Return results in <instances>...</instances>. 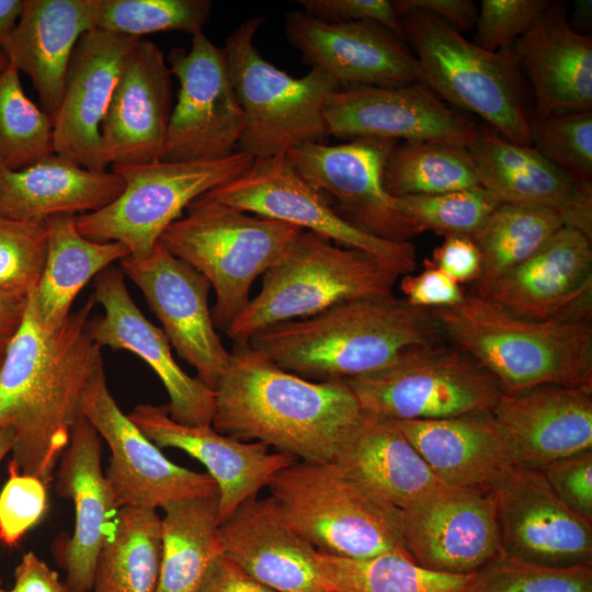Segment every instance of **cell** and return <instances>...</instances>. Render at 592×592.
Instances as JSON below:
<instances>
[{
    "label": "cell",
    "instance_id": "obj_1",
    "mask_svg": "<svg viewBox=\"0 0 592 592\" xmlns=\"http://www.w3.org/2000/svg\"><path fill=\"white\" fill-rule=\"evenodd\" d=\"M34 292L2 357L0 428L14 432L12 462L20 473L48 487L81 415L84 390L103 360L88 331L94 296L50 329L39 318Z\"/></svg>",
    "mask_w": 592,
    "mask_h": 592
},
{
    "label": "cell",
    "instance_id": "obj_2",
    "mask_svg": "<svg viewBox=\"0 0 592 592\" xmlns=\"http://www.w3.org/2000/svg\"><path fill=\"white\" fill-rule=\"evenodd\" d=\"M364 413L343 380L314 382L247 345H235L215 390L212 426L308 463H333Z\"/></svg>",
    "mask_w": 592,
    "mask_h": 592
},
{
    "label": "cell",
    "instance_id": "obj_3",
    "mask_svg": "<svg viewBox=\"0 0 592 592\" xmlns=\"http://www.w3.org/2000/svg\"><path fill=\"white\" fill-rule=\"evenodd\" d=\"M443 339L431 309L392 295L346 301L309 318L272 325L248 344L287 372L329 382L377 372L402 352Z\"/></svg>",
    "mask_w": 592,
    "mask_h": 592
},
{
    "label": "cell",
    "instance_id": "obj_4",
    "mask_svg": "<svg viewBox=\"0 0 592 592\" xmlns=\"http://www.w3.org/2000/svg\"><path fill=\"white\" fill-rule=\"evenodd\" d=\"M431 312L444 338L486 369L503 394L592 385L591 317L531 319L475 294Z\"/></svg>",
    "mask_w": 592,
    "mask_h": 592
},
{
    "label": "cell",
    "instance_id": "obj_5",
    "mask_svg": "<svg viewBox=\"0 0 592 592\" xmlns=\"http://www.w3.org/2000/svg\"><path fill=\"white\" fill-rule=\"evenodd\" d=\"M262 277L261 291L226 331L235 345H247L275 323L346 301L392 296L400 275L371 253L303 230Z\"/></svg>",
    "mask_w": 592,
    "mask_h": 592
},
{
    "label": "cell",
    "instance_id": "obj_6",
    "mask_svg": "<svg viewBox=\"0 0 592 592\" xmlns=\"http://www.w3.org/2000/svg\"><path fill=\"white\" fill-rule=\"evenodd\" d=\"M173 221L160 242L210 284L216 328L227 331L250 301L253 282L274 265L304 230L239 210L204 194Z\"/></svg>",
    "mask_w": 592,
    "mask_h": 592
},
{
    "label": "cell",
    "instance_id": "obj_7",
    "mask_svg": "<svg viewBox=\"0 0 592 592\" xmlns=\"http://www.w3.org/2000/svg\"><path fill=\"white\" fill-rule=\"evenodd\" d=\"M267 487L285 521L317 551L353 559L388 553L409 557L399 510L366 490L337 463L295 462Z\"/></svg>",
    "mask_w": 592,
    "mask_h": 592
},
{
    "label": "cell",
    "instance_id": "obj_8",
    "mask_svg": "<svg viewBox=\"0 0 592 592\" xmlns=\"http://www.w3.org/2000/svg\"><path fill=\"white\" fill-rule=\"evenodd\" d=\"M398 14L422 84L480 116L508 140L531 145L521 71L510 47L488 52L426 12L405 10Z\"/></svg>",
    "mask_w": 592,
    "mask_h": 592
},
{
    "label": "cell",
    "instance_id": "obj_9",
    "mask_svg": "<svg viewBox=\"0 0 592 592\" xmlns=\"http://www.w3.org/2000/svg\"><path fill=\"white\" fill-rule=\"evenodd\" d=\"M263 18L238 25L227 37L224 52L235 93L244 114L238 150L254 159L282 156L303 143L326 139L325 105L335 81L310 68L294 78L264 59L254 45Z\"/></svg>",
    "mask_w": 592,
    "mask_h": 592
},
{
    "label": "cell",
    "instance_id": "obj_10",
    "mask_svg": "<svg viewBox=\"0 0 592 592\" xmlns=\"http://www.w3.org/2000/svg\"><path fill=\"white\" fill-rule=\"evenodd\" d=\"M253 162L236 151L216 161L112 164L125 182L123 192L103 208L76 215L77 229L87 239L121 242L130 257L145 258L191 202L237 179Z\"/></svg>",
    "mask_w": 592,
    "mask_h": 592
},
{
    "label": "cell",
    "instance_id": "obj_11",
    "mask_svg": "<svg viewBox=\"0 0 592 592\" xmlns=\"http://www.w3.org/2000/svg\"><path fill=\"white\" fill-rule=\"evenodd\" d=\"M343 382L363 413L395 421L491 410L503 394L476 361L443 341L411 348L388 366Z\"/></svg>",
    "mask_w": 592,
    "mask_h": 592
},
{
    "label": "cell",
    "instance_id": "obj_12",
    "mask_svg": "<svg viewBox=\"0 0 592 592\" xmlns=\"http://www.w3.org/2000/svg\"><path fill=\"white\" fill-rule=\"evenodd\" d=\"M205 196L230 207L280 220L322 235L340 246L355 248L380 259L400 276L417 266L410 241L375 237L352 225L328 198L297 171L285 155L254 159L251 168Z\"/></svg>",
    "mask_w": 592,
    "mask_h": 592
},
{
    "label": "cell",
    "instance_id": "obj_13",
    "mask_svg": "<svg viewBox=\"0 0 592 592\" xmlns=\"http://www.w3.org/2000/svg\"><path fill=\"white\" fill-rule=\"evenodd\" d=\"M168 61L180 89L161 161H216L235 153L244 129V114L224 48L200 31L192 35L189 50L174 48Z\"/></svg>",
    "mask_w": 592,
    "mask_h": 592
},
{
    "label": "cell",
    "instance_id": "obj_14",
    "mask_svg": "<svg viewBox=\"0 0 592 592\" xmlns=\"http://www.w3.org/2000/svg\"><path fill=\"white\" fill-rule=\"evenodd\" d=\"M80 413L111 451L105 477L115 505L157 510L170 503L218 496L215 480L168 459L112 397L101 365L90 379Z\"/></svg>",
    "mask_w": 592,
    "mask_h": 592
},
{
    "label": "cell",
    "instance_id": "obj_15",
    "mask_svg": "<svg viewBox=\"0 0 592 592\" xmlns=\"http://www.w3.org/2000/svg\"><path fill=\"white\" fill-rule=\"evenodd\" d=\"M489 487L503 553L553 568L592 566V522L558 498L539 468L504 466Z\"/></svg>",
    "mask_w": 592,
    "mask_h": 592
},
{
    "label": "cell",
    "instance_id": "obj_16",
    "mask_svg": "<svg viewBox=\"0 0 592 592\" xmlns=\"http://www.w3.org/2000/svg\"><path fill=\"white\" fill-rule=\"evenodd\" d=\"M395 145V140L382 138L339 145L303 143L289 148L286 156L345 220L378 238L410 241L420 232L383 183L384 163Z\"/></svg>",
    "mask_w": 592,
    "mask_h": 592
},
{
    "label": "cell",
    "instance_id": "obj_17",
    "mask_svg": "<svg viewBox=\"0 0 592 592\" xmlns=\"http://www.w3.org/2000/svg\"><path fill=\"white\" fill-rule=\"evenodd\" d=\"M122 272L143 292L178 355L216 390L228 371L231 352L220 341L208 305L209 282L159 241L145 258L121 260Z\"/></svg>",
    "mask_w": 592,
    "mask_h": 592
},
{
    "label": "cell",
    "instance_id": "obj_18",
    "mask_svg": "<svg viewBox=\"0 0 592 592\" xmlns=\"http://www.w3.org/2000/svg\"><path fill=\"white\" fill-rule=\"evenodd\" d=\"M403 547L418 566L447 574L477 572L501 551L489 487H447L399 510Z\"/></svg>",
    "mask_w": 592,
    "mask_h": 592
},
{
    "label": "cell",
    "instance_id": "obj_19",
    "mask_svg": "<svg viewBox=\"0 0 592 592\" xmlns=\"http://www.w3.org/2000/svg\"><path fill=\"white\" fill-rule=\"evenodd\" d=\"M323 114L329 136L341 139H405L468 147L479 132L471 119L421 82L335 90Z\"/></svg>",
    "mask_w": 592,
    "mask_h": 592
},
{
    "label": "cell",
    "instance_id": "obj_20",
    "mask_svg": "<svg viewBox=\"0 0 592 592\" xmlns=\"http://www.w3.org/2000/svg\"><path fill=\"white\" fill-rule=\"evenodd\" d=\"M284 32L306 64L343 90L420 82L418 61L407 43L376 22L330 23L297 10L286 14Z\"/></svg>",
    "mask_w": 592,
    "mask_h": 592
},
{
    "label": "cell",
    "instance_id": "obj_21",
    "mask_svg": "<svg viewBox=\"0 0 592 592\" xmlns=\"http://www.w3.org/2000/svg\"><path fill=\"white\" fill-rule=\"evenodd\" d=\"M96 303L104 315L89 320L88 331L101 349L126 350L145 361L158 375L168 396L169 415L191 425H212L215 390L187 375L174 361L162 329L152 325L134 303L122 270L107 267L94 281Z\"/></svg>",
    "mask_w": 592,
    "mask_h": 592
},
{
    "label": "cell",
    "instance_id": "obj_22",
    "mask_svg": "<svg viewBox=\"0 0 592 592\" xmlns=\"http://www.w3.org/2000/svg\"><path fill=\"white\" fill-rule=\"evenodd\" d=\"M136 39L98 29L79 38L53 119L57 155L90 170H105L101 125Z\"/></svg>",
    "mask_w": 592,
    "mask_h": 592
},
{
    "label": "cell",
    "instance_id": "obj_23",
    "mask_svg": "<svg viewBox=\"0 0 592 592\" xmlns=\"http://www.w3.org/2000/svg\"><path fill=\"white\" fill-rule=\"evenodd\" d=\"M171 75L155 43L134 42L101 125L107 164L161 161L172 112Z\"/></svg>",
    "mask_w": 592,
    "mask_h": 592
},
{
    "label": "cell",
    "instance_id": "obj_24",
    "mask_svg": "<svg viewBox=\"0 0 592 592\" xmlns=\"http://www.w3.org/2000/svg\"><path fill=\"white\" fill-rule=\"evenodd\" d=\"M591 241L583 231L562 226L485 298L531 319L591 317Z\"/></svg>",
    "mask_w": 592,
    "mask_h": 592
},
{
    "label": "cell",
    "instance_id": "obj_25",
    "mask_svg": "<svg viewBox=\"0 0 592 592\" xmlns=\"http://www.w3.org/2000/svg\"><path fill=\"white\" fill-rule=\"evenodd\" d=\"M127 415L159 448H179L206 467L218 488L219 524L257 497L280 470L297 462L284 453H270L261 442L221 434L212 425L181 424L171 419L167 405H138Z\"/></svg>",
    "mask_w": 592,
    "mask_h": 592
},
{
    "label": "cell",
    "instance_id": "obj_26",
    "mask_svg": "<svg viewBox=\"0 0 592 592\" xmlns=\"http://www.w3.org/2000/svg\"><path fill=\"white\" fill-rule=\"evenodd\" d=\"M480 185L500 203L558 213L566 226L592 238V183H584L540 155L501 135L478 132L468 145Z\"/></svg>",
    "mask_w": 592,
    "mask_h": 592
},
{
    "label": "cell",
    "instance_id": "obj_27",
    "mask_svg": "<svg viewBox=\"0 0 592 592\" xmlns=\"http://www.w3.org/2000/svg\"><path fill=\"white\" fill-rule=\"evenodd\" d=\"M223 554L275 592H330L317 550L283 517L272 497H252L219 524Z\"/></svg>",
    "mask_w": 592,
    "mask_h": 592
},
{
    "label": "cell",
    "instance_id": "obj_28",
    "mask_svg": "<svg viewBox=\"0 0 592 592\" xmlns=\"http://www.w3.org/2000/svg\"><path fill=\"white\" fill-rule=\"evenodd\" d=\"M101 437L80 415L60 456L56 492L75 504L72 535L57 549L70 592H91L98 556L117 512L101 466Z\"/></svg>",
    "mask_w": 592,
    "mask_h": 592
},
{
    "label": "cell",
    "instance_id": "obj_29",
    "mask_svg": "<svg viewBox=\"0 0 592 592\" xmlns=\"http://www.w3.org/2000/svg\"><path fill=\"white\" fill-rule=\"evenodd\" d=\"M491 412L517 465L535 468L592 449V385L502 394Z\"/></svg>",
    "mask_w": 592,
    "mask_h": 592
},
{
    "label": "cell",
    "instance_id": "obj_30",
    "mask_svg": "<svg viewBox=\"0 0 592 592\" xmlns=\"http://www.w3.org/2000/svg\"><path fill=\"white\" fill-rule=\"evenodd\" d=\"M510 50L528 77L535 117L592 111V39L574 31L567 4H549Z\"/></svg>",
    "mask_w": 592,
    "mask_h": 592
},
{
    "label": "cell",
    "instance_id": "obj_31",
    "mask_svg": "<svg viewBox=\"0 0 592 592\" xmlns=\"http://www.w3.org/2000/svg\"><path fill=\"white\" fill-rule=\"evenodd\" d=\"M99 0H24L3 53L31 80L53 119L79 38L96 29Z\"/></svg>",
    "mask_w": 592,
    "mask_h": 592
},
{
    "label": "cell",
    "instance_id": "obj_32",
    "mask_svg": "<svg viewBox=\"0 0 592 592\" xmlns=\"http://www.w3.org/2000/svg\"><path fill=\"white\" fill-rule=\"evenodd\" d=\"M434 475L454 488L486 486L514 453L491 410L436 420L397 421Z\"/></svg>",
    "mask_w": 592,
    "mask_h": 592
},
{
    "label": "cell",
    "instance_id": "obj_33",
    "mask_svg": "<svg viewBox=\"0 0 592 592\" xmlns=\"http://www.w3.org/2000/svg\"><path fill=\"white\" fill-rule=\"evenodd\" d=\"M124 186L113 171L90 170L57 153L20 170L0 166V217L44 221L91 213L112 203Z\"/></svg>",
    "mask_w": 592,
    "mask_h": 592
},
{
    "label": "cell",
    "instance_id": "obj_34",
    "mask_svg": "<svg viewBox=\"0 0 592 592\" xmlns=\"http://www.w3.org/2000/svg\"><path fill=\"white\" fill-rule=\"evenodd\" d=\"M333 463L398 510L448 487L434 475L397 421L365 413Z\"/></svg>",
    "mask_w": 592,
    "mask_h": 592
},
{
    "label": "cell",
    "instance_id": "obj_35",
    "mask_svg": "<svg viewBox=\"0 0 592 592\" xmlns=\"http://www.w3.org/2000/svg\"><path fill=\"white\" fill-rule=\"evenodd\" d=\"M46 225L47 254L34 294L43 325L54 329L69 317L75 298L87 283L129 251L121 242L87 239L77 229L73 214L52 216Z\"/></svg>",
    "mask_w": 592,
    "mask_h": 592
},
{
    "label": "cell",
    "instance_id": "obj_36",
    "mask_svg": "<svg viewBox=\"0 0 592 592\" xmlns=\"http://www.w3.org/2000/svg\"><path fill=\"white\" fill-rule=\"evenodd\" d=\"M162 510L156 592H196L210 565L223 554L218 496L178 501Z\"/></svg>",
    "mask_w": 592,
    "mask_h": 592
},
{
    "label": "cell",
    "instance_id": "obj_37",
    "mask_svg": "<svg viewBox=\"0 0 592 592\" xmlns=\"http://www.w3.org/2000/svg\"><path fill=\"white\" fill-rule=\"evenodd\" d=\"M162 554L157 510L121 508L98 556L94 592H156Z\"/></svg>",
    "mask_w": 592,
    "mask_h": 592
},
{
    "label": "cell",
    "instance_id": "obj_38",
    "mask_svg": "<svg viewBox=\"0 0 592 592\" xmlns=\"http://www.w3.org/2000/svg\"><path fill=\"white\" fill-rule=\"evenodd\" d=\"M562 226L565 220L551 209L500 203L473 237L481 258L475 295L486 297L501 276L527 260Z\"/></svg>",
    "mask_w": 592,
    "mask_h": 592
},
{
    "label": "cell",
    "instance_id": "obj_39",
    "mask_svg": "<svg viewBox=\"0 0 592 592\" xmlns=\"http://www.w3.org/2000/svg\"><path fill=\"white\" fill-rule=\"evenodd\" d=\"M317 563L330 592H468L475 577L430 571L397 553L353 559L317 551Z\"/></svg>",
    "mask_w": 592,
    "mask_h": 592
},
{
    "label": "cell",
    "instance_id": "obj_40",
    "mask_svg": "<svg viewBox=\"0 0 592 592\" xmlns=\"http://www.w3.org/2000/svg\"><path fill=\"white\" fill-rule=\"evenodd\" d=\"M383 183L395 197L481 186L468 148L439 141L395 145L384 163Z\"/></svg>",
    "mask_w": 592,
    "mask_h": 592
},
{
    "label": "cell",
    "instance_id": "obj_41",
    "mask_svg": "<svg viewBox=\"0 0 592 592\" xmlns=\"http://www.w3.org/2000/svg\"><path fill=\"white\" fill-rule=\"evenodd\" d=\"M53 153L54 121L26 96L10 62L0 71V166L20 170Z\"/></svg>",
    "mask_w": 592,
    "mask_h": 592
},
{
    "label": "cell",
    "instance_id": "obj_42",
    "mask_svg": "<svg viewBox=\"0 0 592 592\" xmlns=\"http://www.w3.org/2000/svg\"><path fill=\"white\" fill-rule=\"evenodd\" d=\"M212 11L208 0H99L96 29L128 37L178 31H203Z\"/></svg>",
    "mask_w": 592,
    "mask_h": 592
},
{
    "label": "cell",
    "instance_id": "obj_43",
    "mask_svg": "<svg viewBox=\"0 0 592 592\" xmlns=\"http://www.w3.org/2000/svg\"><path fill=\"white\" fill-rule=\"evenodd\" d=\"M395 197V196H394ZM400 213L421 234L467 236L473 238L500 202L482 186L434 195L395 197Z\"/></svg>",
    "mask_w": 592,
    "mask_h": 592
},
{
    "label": "cell",
    "instance_id": "obj_44",
    "mask_svg": "<svg viewBox=\"0 0 592 592\" xmlns=\"http://www.w3.org/2000/svg\"><path fill=\"white\" fill-rule=\"evenodd\" d=\"M468 592H592V566L546 567L501 550L475 572Z\"/></svg>",
    "mask_w": 592,
    "mask_h": 592
},
{
    "label": "cell",
    "instance_id": "obj_45",
    "mask_svg": "<svg viewBox=\"0 0 592 592\" xmlns=\"http://www.w3.org/2000/svg\"><path fill=\"white\" fill-rule=\"evenodd\" d=\"M531 145L584 183H592V111L534 117Z\"/></svg>",
    "mask_w": 592,
    "mask_h": 592
},
{
    "label": "cell",
    "instance_id": "obj_46",
    "mask_svg": "<svg viewBox=\"0 0 592 592\" xmlns=\"http://www.w3.org/2000/svg\"><path fill=\"white\" fill-rule=\"evenodd\" d=\"M48 243L46 220L0 217V292L26 297L38 285Z\"/></svg>",
    "mask_w": 592,
    "mask_h": 592
},
{
    "label": "cell",
    "instance_id": "obj_47",
    "mask_svg": "<svg viewBox=\"0 0 592 592\" xmlns=\"http://www.w3.org/2000/svg\"><path fill=\"white\" fill-rule=\"evenodd\" d=\"M547 0H482L474 44L488 52L506 49L540 18Z\"/></svg>",
    "mask_w": 592,
    "mask_h": 592
},
{
    "label": "cell",
    "instance_id": "obj_48",
    "mask_svg": "<svg viewBox=\"0 0 592 592\" xmlns=\"http://www.w3.org/2000/svg\"><path fill=\"white\" fill-rule=\"evenodd\" d=\"M9 478L0 492V540L14 546L47 510V486L37 477L20 473L11 460Z\"/></svg>",
    "mask_w": 592,
    "mask_h": 592
},
{
    "label": "cell",
    "instance_id": "obj_49",
    "mask_svg": "<svg viewBox=\"0 0 592 592\" xmlns=\"http://www.w3.org/2000/svg\"><path fill=\"white\" fill-rule=\"evenodd\" d=\"M539 469L558 498L592 522V449L554 460Z\"/></svg>",
    "mask_w": 592,
    "mask_h": 592
},
{
    "label": "cell",
    "instance_id": "obj_50",
    "mask_svg": "<svg viewBox=\"0 0 592 592\" xmlns=\"http://www.w3.org/2000/svg\"><path fill=\"white\" fill-rule=\"evenodd\" d=\"M304 11L330 23L372 21L405 41L400 16L389 0H300Z\"/></svg>",
    "mask_w": 592,
    "mask_h": 592
},
{
    "label": "cell",
    "instance_id": "obj_51",
    "mask_svg": "<svg viewBox=\"0 0 592 592\" xmlns=\"http://www.w3.org/2000/svg\"><path fill=\"white\" fill-rule=\"evenodd\" d=\"M399 288L410 305L425 309L452 307L466 296L457 282L430 261L419 274L400 276Z\"/></svg>",
    "mask_w": 592,
    "mask_h": 592
},
{
    "label": "cell",
    "instance_id": "obj_52",
    "mask_svg": "<svg viewBox=\"0 0 592 592\" xmlns=\"http://www.w3.org/2000/svg\"><path fill=\"white\" fill-rule=\"evenodd\" d=\"M444 238V241L434 249L433 259L430 262L458 284L477 282L481 258L473 238L467 236Z\"/></svg>",
    "mask_w": 592,
    "mask_h": 592
},
{
    "label": "cell",
    "instance_id": "obj_53",
    "mask_svg": "<svg viewBox=\"0 0 592 592\" xmlns=\"http://www.w3.org/2000/svg\"><path fill=\"white\" fill-rule=\"evenodd\" d=\"M394 4L397 12H426L460 34L473 29L478 15V7L471 0H396Z\"/></svg>",
    "mask_w": 592,
    "mask_h": 592
},
{
    "label": "cell",
    "instance_id": "obj_54",
    "mask_svg": "<svg viewBox=\"0 0 592 592\" xmlns=\"http://www.w3.org/2000/svg\"><path fill=\"white\" fill-rule=\"evenodd\" d=\"M196 592H275L259 583L221 554L208 568Z\"/></svg>",
    "mask_w": 592,
    "mask_h": 592
},
{
    "label": "cell",
    "instance_id": "obj_55",
    "mask_svg": "<svg viewBox=\"0 0 592 592\" xmlns=\"http://www.w3.org/2000/svg\"><path fill=\"white\" fill-rule=\"evenodd\" d=\"M12 592H70L66 583L59 580L56 571L50 569L33 551L23 555L14 571Z\"/></svg>",
    "mask_w": 592,
    "mask_h": 592
},
{
    "label": "cell",
    "instance_id": "obj_56",
    "mask_svg": "<svg viewBox=\"0 0 592 592\" xmlns=\"http://www.w3.org/2000/svg\"><path fill=\"white\" fill-rule=\"evenodd\" d=\"M26 297L0 292V357L20 328L26 307Z\"/></svg>",
    "mask_w": 592,
    "mask_h": 592
},
{
    "label": "cell",
    "instance_id": "obj_57",
    "mask_svg": "<svg viewBox=\"0 0 592 592\" xmlns=\"http://www.w3.org/2000/svg\"><path fill=\"white\" fill-rule=\"evenodd\" d=\"M23 5L24 0H0V52L2 53L22 14Z\"/></svg>",
    "mask_w": 592,
    "mask_h": 592
},
{
    "label": "cell",
    "instance_id": "obj_58",
    "mask_svg": "<svg viewBox=\"0 0 592 592\" xmlns=\"http://www.w3.org/2000/svg\"><path fill=\"white\" fill-rule=\"evenodd\" d=\"M14 445V432L9 426L0 428V463L5 455L12 452Z\"/></svg>",
    "mask_w": 592,
    "mask_h": 592
},
{
    "label": "cell",
    "instance_id": "obj_59",
    "mask_svg": "<svg viewBox=\"0 0 592 592\" xmlns=\"http://www.w3.org/2000/svg\"><path fill=\"white\" fill-rule=\"evenodd\" d=\"M10 61L7 55L0 52V71L4 70L9 66Z\"/></svg>",
    "mask_w": 592,
    "mask_h": 592
},
{
    "label": "cell",
    "instance_id": "obj_60",
    "mask_svg": "<svg viewBox=\"0 0 592 592\" xmlns=\"http://www.w3.org/2000/svg\"><path fill=\"white\" fill-rule=\"evenodd\" d=\"M0 592H12V591H7L0 588Z\"/></svg>",
    "mask_w": 592,
    "mask_h": 592
},
{
    "label": "cell",
    "instance_id": "obj_61",
    "mask_svg": "<svg viewBox=\"0 0 592 592\" xmlns=\"http://www.w3.org/2000/svg\"><path fill=\"white\" fill-rule=\"evenodd\" d=\"M1 363H2V357H0V366H1Z\"/></svg>",
    "mask_w": 592,
    "mask_h": 592
},
{
    "label": "cell",
    "instance_id": "obj_62",
    "mask_svg": "<svg viewBox=\"0 0 592 592\" xmlns=\"http://www.w3.org/2000/svg\"><path fill=\"white\" fill-rule=\"evenodd\" d=\"M0 588H1V578H0Z\"/></svg>",
    "mask_w": 592,
    "mask_h": 592
}]
</instances>
